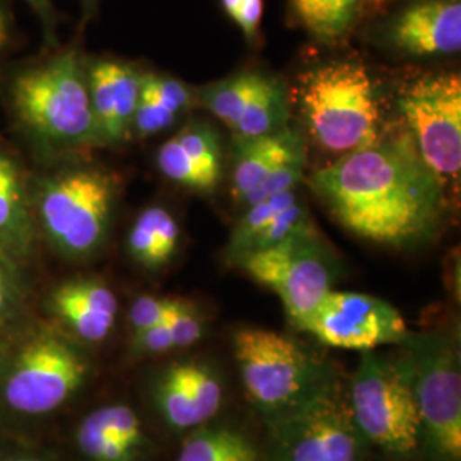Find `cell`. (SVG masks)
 Returning a JSON list of instances; mask_svg holds the SVG:
<instances>
[{
	"label": "cell",
	"mask_w": 461,
	"mask_h": 461,
	"mask_svg": "<svg viewBox=\"0 0 461 461\" xmlns=\"http://www.w3.org/2000/svg\"><path fill=\"white\" fill-rule=\"evenodd\" d=\"M186 301L188 299H182V297L150 296V294L135 297L129 310L131 337L159 325L161 321H165L171 314L176 313L180 308H183Z\"/></svg>",
	"instance_id": "cell-29"
},
{
	"label": "cell",
	"mask_w": 461,
	"mask_h": 461,
	"mask_svg": "<svg viewBox=\"0 0 461 461\" xmlns=\"http://www.w3.org/2000/svg\"><path fill=\"white\" fill-rule=\"evenodd\" d=\"M236 265L277 294L296 330L333 289L339 272L318 230L299 232L274 247L253 251Z\"/></svg>",
	"instance_id": "cell-10"
},
{
	"label": "cell",
	"mask_w": 461,
	"mask_h": 461,
	"mask_svg": "<svg viewBox=\"0 0 461 461\" xmlns=\"http://www.w3.org/2000/svg\"><path fill=\"white\" fill-rule=\"evenodd\" d=\"M303 149H306L303 137L291 127L260 137L234 139V163L230 173L232 198L241 203L276 167Z\"/></svg>",
	"instance_id": "cell-19"
},
{
	"label": "cell",
	"mask_w": 461,
	"mask_h": 461,
	"mask_svg": "<svg viewBox=\"0 0 461 461\" xmlns=\"http://www.w3.org/2000/svg\"><path fill=\"white\" fill-rule=\"evenodd\" d=\"M169 182L198 194H211L222 178V144L214 127L192 122L167 139L156 156Z\"/></svg>",
	"instance_id": "cell-17"
},
{
	"label": "cell",
	"mask_w": 461,
	"mask_h": 461,
	"mask_svg": "<svg viewBox=\"0 0 461 461\" xmlns=\"http://www.w3.org/2000/svg\"><path fill=\"white\" fill-rule=\"evenodd\" d=\"M310 186L342 228L381 247H424L445 222V183L405 127L314 171Z\"/></svg>",
	"instance_id": "cell-1"
},
{
	"label": "cell",
	"mask_w": 461,
	"mask_h": 461,
	"mask_svg": "<svg viewBox=\"0 0 461 461\" xmlns=\"http://www.w3.org/2000/svg\"><path fill=\"white\" fill-rule=\"evenodd\" d=\"M86 346L49 325L0 337V419L38 424L60 412L93 376Z\"/></svg>",
	"instance_id": "cell-2"
},
{
	"label": "cell",
	"mask_w": 461,
	"mask_h": 461,
	"mask_svg": "<svg viewBox=\"0 0 461 461\" xmlns=\"http://www.w3.org/2000/svg\"><path fill=\"white\" fill-rule=\"evenodd\" d=\"M7 93L17 127L41 154L57 159L101 146L79 50L17 70Z\"/></svg>",
	"instance_id": "cell-3"
},
{
	"label": "cell",
	"mask_w": 461,
	"mask_h": 461,
	"mask_svg": "<svg viewBox=\"0 0 461 461\" xmlns=\"http://www.w3.org/2000/svg\"><path fill=\"white\" fill-rule=\"evenodd\" d=\"M264 461H367L371 446L356 426L339 375L294 409L265 420Z\"/></svg>",
	"instance_id": "cell-9"
},
{
	"label": "cell",
	"mask_w": 461,
	"mask_h": 461,
	"mask_svg": "<svg viewBox=\"0 0 461 461\" xmlns=\"http://www.w3.org/2000/svg\"><path fill=\"white\" fill-rule=\"evenodd\" d=\"M180 238V224L173 214L161 205H150L133 221L127 251L135 264L158 272L176 257Z\"/></svg>",
	"instance_id": "cell-21"
},
{
	"label": "cell",
	"mask_w": 461,
	"mask_h": 461,
	"mask_svg": "<svg viewBox=\"0 0 461 461\" xmlns=\"http://www.w3.org/2000/svg\"><path fill=\"white\" fill-rule=\"evenodd\" d=\"M99 0H83V7L84 11H86V14L89 16V14H93L95 11H96V7H98Z\"/></svg>",
	"instance_id": "cell-37"
},
{
	"label": "cell",
	"mask_w": 461,
	"mask_h": 461,
	"mask_svg": "<svg viewBox=\"0 0 461 461\" xmlns=\"http://www.w3.org/2000/svg\"><path fill=\"white\" fill-rule=\"evenodd\" d=\"M412 369L422 461H461V356L458 335L409 333L400 344Z\"/></svg>",
	"instance_id": "cell-8"
},
{
	"label": "cell",
	"mask_w": 461,
	"mask_h": 461,
	"mask_svg": "<svg viewBox=\"0 0 461 461\" xmlns=\"http://www.w3.org/2000/svg\"><path fill=\"white\" fill-rule=\"evenodd\" d=\"M103 426L116 441L131 447L137 455L144 456L149 447V438L144 420L127 402H112L95 409Z\"/></svg>",
	"instance_id": "cell-27"
},
{
	"label": "cell",
	"mask_w": 461,
	"mask_h": 461,
	"mask_svg": "<svg viewBox=\"0 0 461 461\" xmlns=\"http://www.w3.org/2000/svg\"><path fill=\"white\" fill-rule=\"evenodd\" d=\"M0 461H60L49 451L36 446L0 438Z\"/></svg>",
	"instance_id": "cell-32"
},
{
	"label": "cell",
	"mask_w": 461,
	"mask_h": 461,
	"mask_svg": "<svg viewBox=\"0 0 461 461\" xmlns=\"http://www.w3.org/2000/svg\"><path fill=\"white\" fill-rule=\"evenodd\" d=\"M304 169H306V149L299 150L284 165L276 167L264 182L258 185V188H255L241 203L249 205L265 198L296 190L297 185L304 178Z\"/></svg>",
	"instance_id": "cell-28"
},
{
	"label": "cell",
	"mask_w": 461,
	"mask_h": 461,
	"mask_svg": "<svg viewBox=\"0 0 461 461\" xmlns=\"http://www.w3.org/2000/svg\"><path fill=\"white\" fill-rule=\"evenodd\" d=\"M376 38L400 55L446 57L461 50V0H396Z\"/></svg>",
	"instance_id": "cell-14"
},
{
	"label": "cell",
	"mask_w": 461,
	"mask_h": 461,
	"mask_svg": "<svg viewBox=\"0 0 461 461\" xmlns=\"http://www.w3.org/2000/svg\"><path fill=\"white\" fill-rule=\"evenodd\" d=\"M194 104L186 84L159 74L144 72L140 98L133 118L132 133L139 139L154 137L171 129Z\"/></svg>",
	"instance_id": "cell-20"
},
{
	"label": "cell",
	"mask_w": 461,
	"mask_h": 461,
	"mask_svg": "<svg viewBox=\"0 0 461 461\" xmlns=\"http://www.w3.org/2000/svg\"><path fill=\"white\" fill-rule=\"evenodd\" d=\"M232 352L248 400L265 420L287 412L337 376L296 339L264 329H240Z\"/></svg>",
	"instance_id": "cell-7"
},
{
	"label": "cell",
	"mask_w": 461,
	"mask_h": 461,
	"mask_svg": "<svg viewBox=\"0 0 461 461\" xmlns=\"http://www.w3.org/2000/svg\"><path fill=\"white\" fill-rule=\"evenodd\" d=\"M243 2H245V0H221V5H222V9H224V13L230 17L240 9V5H241Z\"/></svg>",
	"instance_id": "cell-36"
},
{
	"label": "cell",
	"mask_w": 461,
	"mask_h": 461,
	"mask_svg": "<svg viewBox=\"0 0 461 461\" xmlns=\"http://www.w3.org/2000/svg\"><path fill=\"white\" fill-rule=\"evenodd\" d=\"M289 13L318 43L342 45L366 16V0H289Z\"/></svg>",
	"instance_id": "cell-22"
},
{
	"label": "cell",
	"mask_w": 461,
	"mask_h": 461,
	"mask_svg": "<svg viewBox=\"0 0 461 461\" xmlns=\"http://www.w3.org/2000/svg\"><path fill=\"white\" fill-rule=\"evenodd\" d=\"M205 333V321L194 303L185 306L159 325L131 337L129 356L133 361L159 357L198 344Z\"/></svg>",
	"instance_id": "cell-23"
},
{
	"label": "cell",
	"mask_w": 461,
	"mask_h": 461,
	"mask_svg": "<svg viewBox=\"0 0 461 461\" xmlns=\"http://www.w3.org/2000/svg\"><path fill=\"white\" fill-rule=\"evenodd\" d=\"M38 240L30 178L13 152L0 144V253L17 268L24 267L33 258Z\"/></svg>",
	"instance_id": "cell-18"
},
{
	"label": "cell",
	"mask_w": 461,
	"mask_h": 461,
	"mask_svg": "<svg viewBox=\"0 0 461 461\" xmlns=\"http://www.w3.org/2000/svg\"><path fill=\"white\" fill-rule=\"evenodd\" d=\"M264 17V0H245L240 9L230 16L236 26L243 32L248 41H255L260 34Z\"/></svg>",
	"instance_id": "cell-31"
},
{
	"label": "cell",
	"mask_w": 461,
	"mask_h": 461,
	"mask_svg": "<svg viewBox=\"0 0 461 461\" xmlns=\"http://www.w3.org/2000/svg\"><path fill=\"white\" fill-rule=\"evenodd\" d=\"M23 2H26L32 7V11L36 14V17L40 19L45 38L51 43H57L59 14H57V9H55L53 2L51 0H23Z\"/></svg>",
	"instance_id": "cell-33"
},
{
	"label": "cell",
	"mask_w": 461,
	"mask_h": 461,
	"mask_svg": "<svg viewBox=\"0 0 461 461\" xmlns=\"http://www.w3.org/2000/svg\"><path fill=\"white\" fill-rule=\"evenodd\" d=\"M405 129L422 159L447 186L461 171V77L455 72L426 74L398 99Z\"/></svg>",
	"instance_id": "cell-11"
},
{
	"label": "cell",
	"mask_w": 461,
	"mask_h": 461,
	"mask_svg": "<svg viewBox=\"0 0 461 461\" xmlns=\"http://www.w3.org/2000/svg\"><path fill=\"white\" fill-rule=\"evenodd\" d=\"M323 346L369 352L400 346L411 330L393 304L378 296L331 289L301 323Z\"/></svg>",
	"instance_id": "cell-12"
},
{
	"label": "cell",
	"mask_w": 461,
	"mask_h": 461,
	"mask_svg": "<svg viewBox=\"0 0 461 461\" xmlns=\"http://www.w3.org/2000/svg\"><path fill=\"white\" fill-rule=\"evenodd\" d=\"M120 178L99 166L68 163L30 180L40 238L68 262L96 258L110 238Z\"/></svg>",
	"instance_id": "cell-4"
},
{
	"label": "cell",
	"mask_w": 461,
	"mask_h": 461,
	"mask_svg": "<svg viewBox=\"0 0 461 461\" xmlns=\"http://www.w3.org/2000/svg\"><path fill=\"white\" fill-rule=\"evenodd\" d=\"M118 308L113 289L96 277L64 280L47 299L55 325L84 346H96L112 335Z\"/></svg>",
	"instance_id": "cell-15"
},
{
	"label": "cell",
	"mask_w": 461,
	"mask_h": 461,
	"mask_svg": "<svg viewBox=\"0 0 461 461\" xmlns=\"http://www.w3.org/2000/svg\"><path fill=\"white\" fill-rule=\"evenodd\" d=\"M396 0H366V16L378 14Z\"/></svg>",
	"instance_id": "cell-35"
},
{
	"label": "cell",
	"mask_w": 461,
	"mask_h": 461,
	"mask_svg": "<svg viewBox=\"0 0 461 461\" xmlns=\"http://www.w3.org/2000/svg\"><path fill=\"white\" fill-rule=\"evenodd\" d=\"M176 461H264V455L243 429L212 420L188 434Z\"/></svg>",
	"instance_id": "cell-24"
},
{
	"label": "cell",
	"mask_w": 461,
	"mask_h": 461,
	"mask_svg": "<svg viewBox=\"0 0 461 461\" xmlns=\"http://www.w3.org/2000/svg\"><path fill=\"white\" fill-rule=\"evenodd\" d=\"M72 441L84 461H140L142 458L112 438L95 411L86 413L77 422Z\"/></svg>",
	"instance_id": "cell-26"
},
{
	"label": "cell",
	"mask_w": 461,
	"mask_h": 461,
	"mask_svg": "<svg viewBox=\"0 0 461 461\" xmlns=\"http://www.w3.org/2000/svg\"><path fill=\"white\" fill-rule=\"evenodd\" d=\"M11 21H13V17L9 14L7 7L0 0V53L7 49V45L11 41V34H13V26H11L13 23Z\"/></svg>",
	"instance_id": "cell-34"
},
{
	"label": "cell",
	"mask_w": 461,
	"mask_h": 461,
	"mask_svg": "<svg viewBox=\"0 0 461 461\" xmlns=\"http://www.w3.org/2000/svg\"><path fill=\"white\" fill-rule=\"evenodd\" d=\"M400 347V346H396ZM356 426L371 447L392 458H412L420 447V417L405 350L363 352L347 381Z\"/></svg>",
	"instance_id": "cell-6"
},
{
	"label": "cell",
	"mask_w": 461,
	"mask_h": 461,
	"mask_svg": "<svg viewBox=\"0 0 461 461\" xmlns=\"http://www.w3.org/2000/svg\"><path fill=\"white\" fill-rule=\"evenodd\" d=\"M21 285L17 267L0 253V337L5 335L19 320L21 313Z\"/></svg>",
	"instance_id": "cell-30"
},
{
	"label": "cell",
	"mask_w": 461,
	"mask_h": 461,
	"mask_svg": "<svg viewBox=\"0 0 461 461\" xmlns=\"http://www.w3.org/2000/svg\"><path fill=\"white\" fill-rule=\"evenodd\" d=\"M149 395L166 428L192 432L219 415L226 388L214 364L178 359L156 371L149 384Z\"/></svg>",
	"instance_id": "cell-13"
},
{
	"label": "cell",
	"mask_w": 461,
	"mask_h": 461,
	"mask_svg": "<svg viewBox=\"0 0 461 461\" xmlns=\"http://www.w3.org/2000/svg\"><path fill=\"white\" fill-rule=\"evenodd\" d=\"M297 198L296 190H293L247 205V212L240 217L230 232V243L226 248L228 260L238 264V260L245 257L251 241L274 221L276 215L296 202Z\"/></svg>",
	"instance_id": "cell-25"
},
{
	"label": "cell",
	"mask_w": 461,
	"mask_h": 461,
	"mask_svg": "<svg viewBox=\"0 0 461 461\" xmlns=\"http://www.w3.org/2000/svg\"><path fill=\"white\" fill-rule=\"evenodd\" d=\"M396 460L400 461V458H396Z\"/></svg>",
	"instance_id": "cell-38"
},
{
	"label": "cell",
	"mask_w": 461,
	"mask_h": 461,
	"mask_svg": "<svg viewBox=\"0 0 461 461\" xmlns=\"http://www.w3.org/2000/svg\"><path fill=\"white\" fill-rule=\"evenodd\" d=\"M86 72L101 146H120L132 135L144 72L115 59L86 62Z\"/></svg>",
	"instance_id": "cell-16"
},
{
	"label": "cell",
	"mask_w": 461,
	"mask_h": 461,
	"mask_svg": "<svg viewBox=\"0 0 461 461\" xmlns=\"http://www.w3.org/2000/svg\"><path fill=\"white\" fill-rule=\"evenodd\" d=\"M299 104L314 142L329 152L347 154L381 135L378 89L359 60H331L308 70Z\"/></svg>",
	"instance_id": "cell-5"
}]
</instances>
